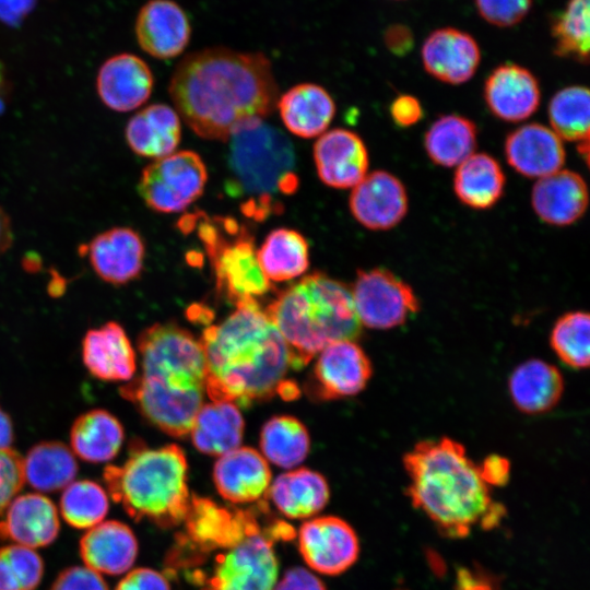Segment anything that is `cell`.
Listing matches in <instances>:
<instances>
[{"instance_id":"obj_1","label":"cell","mask_w":590,"mask_h":590,"mask_svg":"<svg viewBox=\"0 0 590 590\" xmlns=\"http://www.w3.org/2000/svg\"><path fill=\"white\" fill-rule=\"evenodd\" d=\"M168 91L180 119L200 138L219 141L263 120L279 98L272 64L264 54L226 47L186 55L173 72Z\"/></svg>"},{"instance_id":"obj_2","label":"cell","mask_w":590,"mask_h":590,"mask_svg":"<svg viewBox=\"0 0 590 590\" xmlns=\"http://www.w3.org/2000/svg\"><path fill=\"white\" fill-rule=\"evenodd\" d=\"M205 359V394L211 401L246 406L280 393L291 368L287 346L257 299L236 303L222 322L199 339Z\"/></svg>"},{"instance_id":"obj_3","label":"cell","mask_w":590,"mask_h":590,"mask_svg":"<svg viewBox=\"0 0 590 590\" xmlns=\"http://www.w3.org/2000/svg\"><path fill=\"white\" fill-rule=\"evenodd\" d=\"M141 374L119 388L152 425L169 436L189 434L205 394L201 343L174 323H155L138 338Z\"/></svg>"},{"instance_id":"obj_4","label":"cell","mask_w":590,"mask_h":590,"mask_svg":"<svg viewBox=\"0 0 590 590\" xmlns=\"http://www.w3.org/2000/svg\"><path fill=\"white\" fill-rule=\"evenodd\" d=\"M402 462L408 497L441 535L462 539L476 526L494 529L506 515L461 442L450 437L421 440Z\"/></svg>"},{"instance_id":"obj_5","label":"cell","mask_w":590,"mask_h":590,"mask_svg":"<svg viewBox=\"0 0 590 590\" xmlns=\"http://www.w3.org/2000/svg\"><path fill=\"white\" fill-rule=\"evenodd\" d=\"M264 311L282 335L291 368L296 370L326 346L355 341L362 330L350 287L321 272L283 290Z\"/></svg>"},{"instance_id":"obj_6","label":"cell","mask_w":590,"mask_h":590,"mask_svg":"<svg viewBox=\"0 0 590 590\" xmlns=\"http://www.w3.org/2000/svg\"><path fill=\"white\" fill-rule=\"evenodd\" d=\"M103 479L111 498L137 521L172 528L187 515L191 499L188 464L177 445L150 448L132 440L128 459L107 465Z\"/></svg>"},{"instance_id":"obj_7","label":"cell","mask_w":590,"mask_h":590,"mask_svg":"<svg viewBox=\"0 0 590 590\" xmlns=\"http://www.w3.org/2000/svg\"><path fill=\"white\" fill-rule=\"evenodd\" d=\"M227 190L246 197L245 215L263 220L280 206L275 197L293 194L299 185L294 146L279 128L264 120L248 123L228 138Z\"/></svg>"},{"instance_id":"obj_8","label":"cell","mask_w":590,"mask_h":590,"mask_svg":"<svg viewBox=\"0 0 590 590\" xmlns=\"http://www.w3.org/2000/svg\"><path fill=\"white\" fill-rule=\"evenodd\" d=\"M182 232L197 229L214 270L217 288L235 302L257 298L271 290L257 259L253 237L231 217L204 213L189 214L180 220Z\"/></svg>"},{"instance_id":"obj_9","label":"cell","mask_w":590,"mask_h":590,"mask_svg":"<svg viewBox=\"0 0 590 590\" xmlns=\"http://www.w3.org/2000/svg\"><path fill=\"white\" fill-rule=\"evenodd\" d=\"M185 532L168 556V566L198 563L201 555L231 548L246 538L264 532L253 512L219 506L209 498L191 496L182 521Z\"/></svg>"},{"instance_id":"obj_10","label":"cell","mask_w":590,"mask_h":590,"mask_svg":"<svg viewBox=\"0 0 590 590\" xmlns=\"http://www.w3.org/2000/svg\"><path fill=\"white\" fill-rule=\"evenodd\" d=\"M206 167L193 151L173 152L145 166L137 188L148 208L157 213L185 210L203 193Z\"/></svg>"},{"instance_id":"obj_11","label":"cell","mask_w":590,"mask_h":590,"mask_svg":"<svg viewBox=\"0 0 590 590\" xmlns=\"http://www.w3.org/2000/svg\"><path fill=\"white\" fill-rule=\"evenodd\" d=\"M278 575L273 539L261 532L220 552L211 574L199 579L200 590H272Z\"/></svg>"},{"instance_id":"obj_12","label":"cell","mask_w":590,"mask_h":590,"mask_svg":"<svg viewBox=\"0 0 590 590\" xmlns=\"http://www.w3.org/2000/svg\"><path fill=\"white\" fill-rule=\"evenodd\" d=\"M350 290L358 321L369 329L399 327L420 310L413 288L385 268L358 271Z\"/></svg>"},{"instance_id":"obj_13","label":"cell","mask_w":590,"mask_h":590,"mask_svg":"<svg viewBox=\"0 0 590 590\" xmlns=\"http://www.w3.org/2000/svg\"><path fill=\"white\" fill-rule=\"evenodd\" d=\"M298 551L308 567L337 576L352 567L359 555V541L350 523L337 516L312 517L297 533Z\"/></svg>"},{"instance_id":"obj_14","label":"cell","mask_w":590,"mask_h":590,"mask_svg":"<svg viewBox=\"0 0 590 590\" xmlns=\"http://www.w3.org/2000/svg\"><path fill=\"white\" fill-rule=\"evenodd\" d=\"M94 273L104 282L120 286L138 279L144 267L145 243L129 226H115L79 247Z\"/></svg>"},{"instance_id":"obj_15","label":"cell","mask_w":590,"mask_h":590,"mask_svg":"<svg viewBox=\"0 0 590 590\" xmlns=\"http://www.w3.org/2000/svg\"><path fill=\"white\" fill-rule=\"evenodd\" d=\"M373 374L371 363L355 341H339L319 352L309 389L321 400L361 392Z\"/></svg>"},{"instance_id":"obj_16","label":"cell","mask_w":590,"mask_h":590,"mask_svg":"<svg viewBox=\"0 0 590 590\" xmlns=\"http://www.w3.org/2000/svg\"><path fill=\"white\" fill-rule=\"evenodd\" d=\"M349 206L354 219L371 231H387L406 215L409 198L402 181L386 170H375L352 188Z\"/></svg>"},{"instance_id":"obj_17","label":"cell","mask_w":590,"mask_h":590,"mask_svg":"<svg viewBox=\"0 0 590 590\" xmlns=\"http://www.w3.org/2000/svg\"><path fill=\"white\" fill-rule=\"evenodd\" d=\"M139 46L150 56L167 60L184 52L192 26L185 9L174 0H149L138 12L134 25Z\"/></svg>"},{"instance_id":"obj_18","label":"cell","mask_w":590,"mask_h":590,"mask_svg":"<svg viewBox=\"0 0 590 590\" xmlns=\"http://www.w3.org/2000/svg\"><path fill=\"white\" fill-rule=\"evenodd\" d=\"M154 76L140 57L123 52L103 62L96 75V92L109 109L127 113L142 106L151 96Z\"/></svg>"},{"instance_id":"obj_19","label":"cell","mask_w":590,"mask_h":590,"mask_svg":"<svg viewBox=\"0 0 590 590\" xmlns=\"http://www.w3.org/2000/svg\"><path fill=\"white\" fill-rule=\"evenodd\" d=\"M319 179L335 189L353 188L367 174L368 151L358 134L337 128L322 133L314 145Z\"/></svg>"},{"instance_id":"obj_20","label":"cell","mask_w":590,"mask_h":590,"mask_svg":"<svg viewBox=\"0 0 590 590\" xmlns=\"http://www.w3.org/2000/svg\"><path fill=\"white\" fill-rule=\"evenodd\" d=\"M421 58L425 71L436 80L459 85L476 72L481 50L467 32L442 27L432 32L423 43Z\"/></svg>"},{"instance_id":"obj_21","label":"cell","mask_w":590,"mask_h":590,"mask_svg":"<svg viewBox=\"0 0 590 590\" xmlns=\"http://www.w3.org/2000/svg\"><path fill=\"white\" fill-rule=\"evenodd\" d=\"M483 95L488 110L507 122L531 117L541 102L538 79L530 70L515 63L496 67L485 80Z\"/></svg>"},{"instance_id":"obj_22","label":"cell","mask_w":590,"mask_h":590,"mask_svg":"<svg viewBox=\"0 0 590 590\" xmlns=\"http://www.w3.org/2000/svg\"><path fill=\"white\" fill-rule=\"evenodd\" d=\"M81 354L86 370L103 381H129L137 371V355L122 326L107 321L86 331Z\"/></svg>"},{"instance_id":"obj_23","label":"cell","mask_w":590,"mask_h":590,"mask_svg":"<svg viewBox=\"0 0 590 590\" xmlns=\"http://www.w3.org/2000/svg\"><path fill=\"white\" fill-rule=\"evenodd\" d=\"M60 531L58 510L47 496L26 493L15 496L0 518V541L31 548L51 544Z\"/></svg>"},{"instance_id":"obj_24","label":"cell","mask_w":590,"mask_h":590,"mask_svg":"<svg viewBox=\"0 0 590 590\" xmlns=\"http://www.w3.org/2000/svg\"><path fill=\"white\" fill-rule=\"evenodd\" d=\"M507 163L518 174L528 178H542L559 169L566 152L562 139L544 125H523L505 139Z\"/></svg>"},{"instance_id":"obj_25","label":"cell","mask_w":590,"mask_h":590,"mask_svg":"<svg viewBox=\"0 0 590 590\" xmlns=\"http://www.w3.org/2000/svg\"><path fill=\"white\" fill-rule=\"evenodd\" d=\"M271 476L264 457L250 447H238L224 453L213 469L219 494L233 504L261 500L268 494Z\"/></svg>"},{"instance_id":"obj_26","label":"cell","mask_w":590,"mask_h":590,"mask_svg":"<svg viewBox=\"0 0 590 590\" xmlns=\"http://www.w3.org/2000/svg\"><path fill=\"white\" fill-rule=\"evenodd\" d=\"M588 187L576 172L559 169L539 178L531 191V204L541 221L554 226L576 223L588 206Z\"/></svg>"},{"instance_id":"obj_27","label":"cell","mask_w":590,"mask_h":590,"mask_svg":"<svg viewBox=\"0 0 590 590\" xmlns=\"http://www.w3.org/2000/svg\"><path fill=\"white\" fill-rule=\"evenodd\" d=\"M138 550L131 528L117 520L90 528L80 541V555L85 566L111 576L128 571L137 559Z\"/></svg>"},{"instance_id":"obj_28","label":"cell","mask_w":590,"mask_h":590,"mask_svg":"<svg viewBox=\"0 0 590 590\" xmlns=\"http://www.w3.org/2000/svg\"><path fill=\"white\" fill-rule=\"evenodd\" d=\"M280 117L285 128L293 134L311 139L326 132L335 115V104L322 86L300 83L276 102Z\"/></svg>"},{"instance_id":"obj_29","label":"cell","mask_w":590,"mask_h":590,"mask_svg":"<svg viewBox=\"0 0 590 590\" xmlns=\"http://www.w3.org/2000/svg\"><path fill=\"white\" fill-rule=\"evenodd\" d=\"M180 138V117L165 104H152L137 111L125 128L128 146L142 157L157 160L173 153Z\"/></svg>"},{"instance_id":"obj_30","label":"cell","mask_w":590,"mask_h":590,"mask_svg":"<svg viewBox=\"0 0 590 590\" xmlns=\"http://www.w3.org/2000/svg\"><path fill=\"white\" fill-rule=\"evenodd\" d=\"M267 495L284 517L310 519L326 507L330 489L323 475L299 468L280 474Z\"/></svg>"},{"instance_id":"obj_31","label":"cell","mask_w":590,"mask_h":590,"mask_svg":"<svg viewBox=\"0 0 590 590\" xmlns=\"http://www.w3.org/2000/svg\"><path fill=\"white\" fill-rule=\"evenodd\" d=\"M515 406L526 414H541L553 409L564 392V378L554 365L533 358L519 364L508 379Z\"/></svg>"},{"instance_id":"obj_32","label":"cell","mask_w":590,"mask_h":590,"mask_svg":"<svg viewBox=\"0 0 590 590\" xmlns=\"http://www.w3.org/2000/svg\"><path fill=\"white\" fill-rule=\"evenodd\" d=\"M70 449L91 463L113 460L121 449L125 430L109 411L93 409L78 416L70 429Z\"/></svg>"},{"instance_id":"obj_33","label":"cell","mask_w":590,"mask_h":590,"mask_svg":"<svg viewBox=\"0 0 590 590\" xmlns=\"http://www.w3.org/2000/svg\"><path fill=\"white\" fill-rule=\"evenodd\" d=\"M189 434L199 451L221 457L239 447L244 434V418L235 403L211 401L202 404Z\"/></svg>"},{"instance_id":"obj_34","label":"cell","mask_w":590,"mask_h":590,"mask_svg":"<svg viewBox=\"0 0 590 590\" xmlns=\"http://www.w3.org/2000/svg\"><path fill=\"white\" fill-rule=\"evenodd\" d=\"M506 176L498 161L486 153H473L453 176V190L461 203L475 210L494 206L504 194Z\"/></svg>"},{"instance_id":"obj_35","label":"cell","mask_w":590,"mask_h":590,"mask_svg":"<svg viewBox=\"0 0 590 590\" xmlns=\"http://www.w3.org/2000/svg\"><path fill=\"white\" fill-rule=\"evenodd\" d=\"M24 482L38 492L64 488L76 476V457L66 444L50 440L33 446L22 459Z\"/></svg>"},{"instance_id":"obj_36","label":"cell","mask_w":590,"mask_h":590,"mask_svg":"<svg viewBox=\"0 0 590 590\" xmlns=\"http://www.w3.org/2000/svg\"><path fill=\"white\" fill-rule=\"evenodd\" d=\"M256 253L261 270L270 282L293 280L303 275L309 267L307 239L292 228L271 231Z\"/></svg>"},{"instance_id":"obj_37","label":"cell","mask_w":590,"mask_h":590,"mask_svg":"<svg viewBox=\"0 0 590 590\" xmlns=\"http://www.w3.org/2000/svg\"><path fill=\"white\" fill-rule=\"evenodd\" d=\"M477 129L467 117L450 114L436 119L424 135V149L430 161L439 166H458L474 153Z\"/></svg>"},{"instance_id":"obj_38","label":"cell","mask_w":590,"mask_h":590,"mask_svg":"<svg viewBox=\"0 0 590 590\" xmlns=\"http://www.w3.org/2000/svg\"><path fill=\"white\" fill-rule=\"evenodd\" d=\"M309 447L306 427L293 416H274L263 425L260 433L262 456L280 468L292 469L302 463Z\"/></svg>"},{"instance_id":"obj_39","label":"cell","mask_w":590,"mask_h":590,"mask_svg":"<svg viewBox=\"0 0 590 590\" xmlns=\"http://www.w3.org/2000/svg\"><path fill=\"white\" fill-rule=\"evenodd\" d=\"M589 90L570 85L557 91L548 103L551 129L571 142L589 140Z\"/></svg>"},{"instance_id":"obj_40","label":"cell","mask_w":590,"mask_h":590,"mask_svg":"<svg viewBox=\"0 0 590 590\" xmlns=\"http://www.w3.org/2000/svg\"><path fill=\"white\" fill-rule=\"evenodd\" d=\"M590 0H568L552 22L555 54L588 62L590 48Z\"/></svg>"},{"instance_id":"obj_41","label":"cell","mask_w":590,"mask_h":590,"mask_svg":"<svg viewBox=\"0 0 590 590\" xmlns=\"http://www.w3.org/2000/svg\"><path fill=\"white\" fill-rule=\"evenodd\" d=\"M63 520L76 529H90L103 521L109 509L106 491L97 482L80 480L63 488L60 497Z\"/></svg>"},{"instance_id":"obj_42","label":"cell","mask_w":590,"mask_h":590,"mask_svg":"<svg viewBox=\"0 0 590 590\" xmlns=\"http://www.w3.org/2000/svg\"><path fill=\"white\" fill-rule=\"evenodd\" d=\"M557 357L567 366L583 369L589 365L590 319L586 311H569L559 317L550 334Z\"/></svg>"},{"instance_id":"obj_43","label":"cell","mask_w":590,"mask_h":590,"mask_svg":"<svg viewBox=\"0 0 590 590\" xmlns=\"http://www.w3.org/2000/svg\"><path fill=\"white\" fill-rule=\"evenodd\" d=\"M44 562L34 548L19 544L0 547V590H35Z\"/></svg>"},{"instance_id":"obj_44","label":"cell","mask_w":590,"mask_h":590,"mask_svg":"<svg viewBox=\"0 0 590 590\" xmlns=\"http://www.w3.org/2000/svg\"><path fill=\"white\" fill-rule=\"evenodd\" d=\"M479 14L489 24L509 27L529 13L532 0H475Z\"/></svg>"},{"instance_id":"obj_45","label":"cell","mask_w":590,"mask_h":590,"mask_svg":"<svg viewBox=\"0 0 590 590\" xmlns=\"http://www.w3.org/2000/svg\"><path fill=\"white\" fill-rule=\"evenodd\" d=\"M22 459L12 448L0 449V518L25 483Z\"/></svg>"},{"instance_id":"obj_46","label":"cell","mask_w":590,"mask_h":590,"mask_svg":"<svg viewBox=\"0 0 590 590\" xmlns=\"http://www.w3.org/2000/svg\"><path fill=\"white\" fill-rule=\"evenodd\" d=\"M49 590H109L101 574L86 566H72L63 569Z\"/></svg>"},{"instance_id":"obj_47","label":"cell","mask_w":590,"mask_h":590,"mask_svg":"<svg viewBox=\"0 0 590 590\" xmlns=\"http://www.w3.org/2000/svg\"><path fill=\"white\" fill-rule=\"evenodd\" d=\"M115 590H170L168 579L160 571L140 567L128 573Z\"/></svg>"},{"instance_id":"obj_48","label":"cell","mask_w":590,"mask_h":590,"mask_svg":"<svg viewBox=\"0 0 590 590\" xmlns=\"http://www.w3.org/2000/svg\"><path fill=\"white\" fill-rule=\"evenodd\" d=\"M390 116L399 127L408 128L417 123L423 117L420 101L408 94L396 97L389 107Z\"/></svg>"},{"instance_id":"obj_49","label":"cell","mask_w":590,"mask_h":590,"mask_svg":"<svg viewBox=\"0 0 590 590\" xmlns=\"http://www.w3.org/2000/svg\"><path fill=\"white\" fill-rule=\"evenodd\" d=\"M272 590H327V588L310 570L292 567L276 581Z\"/></svg>"},{"instance_id":"obj_50","label":"cell","mask_w":590,"mask_h":590,"mask_svg":"<svg viewBox=\"0 0 590 590\" xmlns=\"http://www.w3.org/2000/svg\"><path fill=\"white\" fill-rule=\"evenodd\" d=\"M477 469L482 480L491 486H504L510 479V461L499 455L493 453L485 457Z\"/></svg>"},{"instance_id":"obj_51","label":"cell","mask_w":590,"mask_h":590,"mask_svg":"<svg viewBox=\"0 0 590 590\" xmlns=\"http://www.w3.org/2000/svg\"><path fill=\"white\" fill-rule=\"evenodd\" d=\"M456 590H499V587L488 573L476 567H461L456 576Z\"/></svg>"},{"instance_id":"obj_52","label":"cell","mask_w":590,"mask_h":590,"mask_svg":"<svg viewBox=\"0 0 590 590\" xmlns=\"http://www.w3.org/2000/svg\"><path fill=\"white\" fill-rule=\"evenodd\" d=\"M36 0H0V21L9 25L20 24L33 10Z\"/></svg>"},{"instance_id":"obj_53","label":"cell","mask_w":590,"mask_h":590,"mask_svg":"<svg viewBox=\"0 0 590 590\" xmlns=\"http://www.w3.org/2000/svg\"><path fill=\"white\" fill-rule=\"evenodd\" d=\"M13 244V228L9 214L0 205V257L4 255Z\"/></svg>"},{"instance_id":"obj_54","label":"cell","mask_w":590,"mask_h":590,"mask_svg":"<svg viewBox=\"0 0 590 590\" xmlns=\"http://www.w3.org/2000/svg\"><path fill=\"white\" fill-rule=\"evenodd\" d=\"M13 440L14 430L12 420L0 406V449L11 448Z\"/></svg>"},{"instance_id":"obj_55","label":"cell","mask_w":590,"mask_h":590,"mask_svg":"<svg viewBox=\"0 0 590 590\" xmlns=\"http://www.w3.org/2000/svg\"><path fill=\"white\" fill-rule=\"evenodd\" d=\"M9 82L7 81L3 67L0 64V116L2 115L7 102L9 101Z\"/></svg>"},{"instance_id":"obj_56","label":"cell","mask_w":590,"mask_h":590,"mask_svg":"<svg viewBox=\"0 0 590 590\" xmlns=\"http://www.w3.org/2000/svg\"><path fill=\"white\" fill-rule=\"evenodd\" d=\"M577 144H578V148H577L578 153L585 160V163L588 164V161H589V140L578 142Z\"/></svg>"}]
</instances>
